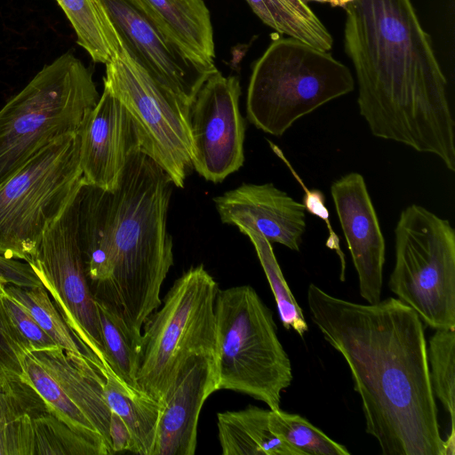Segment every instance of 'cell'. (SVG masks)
I'll list each match as a JSON object with an SVG mask.
<instances>
[{"instance_id": "cell-30", "label": "cell", "mask_w": 455, "mask_h": 455, "mask_svg": "<svg viewBox=\"0 0 455 455\" xmlns=\"http://www.w3.org/2000/svg\"><path fill=\"white\" fill-rule=\"evenodd\" d=\"M82 46L94 62L108 63L112 53L103 26V14L97 0H56Z\"/></svg>"}, {"instance_id": "cell-26", "label": "cell", "mask_w": 455, "mask_h": 455, "mask_svg": "<svg viewBox=\"0 0 455 455\" xmlns=\"http://www.w3.org/2000/svg\"><path fill=\"white\" fill-rule=\"evenodd\" d=\"M33 455H108V451L76 432L50 408L32 419Z\"/></svg>"}, {"instance_id": "cell-28", "label": "cell", "mask_w": 455, "mask_h": 455, "mask_svg": "<svg viewBox=\"0 0 455 455\" xmlns=\"http://www.w3.org/2000/svg\"><path fill=\"white\" fill-rule=\"evenodd\" d=\"M97 307L107 363L123 381L138 387L140 342L133 338L122 322L99 304Z\"/></svg>"}, {"instance_id": "cell-10", "label": "cell", "mask_w": 455, "mask_h": 455, "mask_svg": "<svg viewBox=\"0 0 455 455\" xmlns=\"http://www.w3.org/2000/svg\"><path fill=\"white\" fill-rule=\"evenodd\" d=\"M105 65L104 86L130 113L141 151L165 172L174 186L182 188L192 167L190 106L160 86L121 42Z\"/></svg>"}, {"instance_id": "cell-20", "label": "cell", "mask_w": 455, "mask_h": 455, "mask_svg": "<svg viewBox=\"0 0 455 455\" xmlns=\"http://www.w3.org/2000/svg\"><path fill=\"white\" fill-rule=\"evenodd\" d=\"M270 409L249 405L217 414L223 455H299L271 429Z\"/></svg>"}, {"instance_id": "cell-11", "label": "cell", "mask_w": 455, "mask_h": 455, "mask_svg": "<svg viewBox=\"0 0 455 455\" xmlns=\"http://www.w3.org/2000/svg\"><path fill=\"white\" fill-rule=\"evenodd\" d=\"M77 194L46 230L27 262L52 297L85 355L101 371L108 363L99 310L89 285L78 239Z\"/></svg>"}, {"instance_id": "cell-31", "label": "cell", "mask_w": 455, "mask_h": 455, "mask_svg": "<svg viewBox=\"0 0 455 455\" xmlns=\"http://www.w3.org/2000/svg\"><path fill=\"white\" fill-rule=\"evenodd\" d=\"M454 331L455 329H436L429 339L427 347L429 372L434 394L450 416V431H455Z\"/></svg>"}, {"instance_id": "cell-7", "label": "cell", "mask_w": 455, "mask_h": 455, "mask_svg": "<svg viewBox=\"0 0 455 455\" xmlns=\"http://www.w3.org/2000/svg\"><path fill=\"white\" fill-rule=\"evenodd\" d=\"M214 311L218 389L248 395L280 410L292 370L273 312L250 285L219 289Z\"/></svg>"}, {"instance_id": "cell-23", "label": "cell", "mask_w": 455, "mask_h": 455, "mask_svg": "<svg viewBox=\"0 0 455 455\" xmlns=\"http://www.w3.org/2000/svg\"><path fill=\"white\" fill-rule=\"evenodd\" d=\"M246 1L261 21L279 34L322 51L332 48V36L315 12H303L286 0Z\"/></svg>"}, {"instance_id": "cell-16", "label": "cell", "mask_w": 455, "mask_h": 455, "mask_svg": "<svg viewBox=\"0 0 455 455\" xmlns=\"http://www.w3.org/2000/svg\"><path fill=\"white\" fill-rule=\"evenodd\" d=\"M213 202L224 224L252 228L271 243L299 251L306 208L273 183H243L214 197Z\"/></svg>"}, {"instance_id": "cell-9", "label": "cell", "mask_w": 455, "mask_h": 455, "mask_svg": "<svg viewBox=\"0 0 455 455\" xmlns=\"http://www.w3.org/2000/svg\"><path fill=\"white\" fill-rule=\"evenodd\" d=\"M388 287L430 328L455 329V231L419 204L403 209L395 228Z\"/></svg>"}, {"instance_id": "cell-14", "label": "cell", "mask_w": 455, "mask_h": 455, "mask_svg": "<svg viewBox=\"0 0 455 455\" xmlns=\"http://www.w3.org/2000/svg\"><path fill=\"white\" fill-rule=\"evenodd\" d=\"M78 135L84 181L113 191L130 156L140 149V140L130 113L108 87L85 114Z\"/></svg>"}, {"instance_id": "cell-18", "label": "cell", "mask_w": 455, "mask_h": 455, "mask_svg": "<svg viewBox=\"0 0 455 455\" xmlns=\"http://www.w3.org/2000/svg\"><path fill=\"white\" fill-rule=\"evenodd\" d=\"M30 354L56 380L112 449L109 437L110 410L104 398L102 374L84 355L66 352L60 347Z\"/></svg>"}, {"instance_id": "cell-12", "label": "cell", "mask_w": 455, "mask_h": 455, "mask_svg": "<svg viewBox=\"0 0 455 455\" xmlns=\"http://www.w3.org/2000/svg\"><path fill=\"white\" fill-rule=\"evenodd\" d=\"M131 57L163 88L191 106L218 70L183 50L156 23L140 0H97Z\"/></svg>"}, {"instance_id": "cell-29", "label": "cell", "mask_w": 455, "mask_h": 455, "mask_svg": "<svg viewBox=\"0 0 455 455\" xmlns=\"http://www.w3.org/2000/svg\"><path fill=\"white\" fill-rule=\"evenodd\" d=\"M272 431L299 455H349L346 446L333 441L299 414L270 410Z\"/></svg>"}, {"instance_id": "cell-24", "label": "cell", "mask_w": 455, "mask_h": 455, "mask_svg": "<svg viewBox=\"0 0 455 455\" xmlns=\"http://www.w3.org/2000/svg\"><path fill=\"white\" fill-rule=\"evenodd\" d=\"M26 379L38 392L50 410L69 427L103 446L112 455L113 451L93 425L69 399L56 380L30 354L24 362Z\"/></svg>"}, {"instance_id": "cell-22", "label": "cell", "mask_w": 455, "mask_h": 455, "mask_svg": "<svg viewBox=\"0 0 455 455\" xmlns=\"http://www.w3.org/2000/svg\"><path fill=\"white\" fill-rule=\"evenodd\" d=\"M49 407L25 378L0 388V455H33L32 419Z\"/></svg>"}, {"instance_id": "cell-36", "label": "cell", "mask_w": 455, "mask_h": 455, "mask_svg": "<svg viewBox=\"0 0 455 455\" xmlns=\"http://www.w3.org/2000/svg\"><path fill=\"white\" fill-rule=\"evenodd\" d=\"M109 437L114 453L129 451H134L132 434L119 415L110 411Z\"/></svg>"}, {"instance_id": "cell-32", "label": "cell", "mask_w": 455, "mask_h": 455, "mask_svg": "<svg viewBox=\"0 0 455 455\" xmlns=\"http://www.w3.org/2000/svg\"><path fill=\"white\" fill-rule=\"evenodd\" d=\"M0 284V388L25 379L24 358L28 347L11 322L2 303Z\"/></svg>"}, {"instance_id": "cell-33", "label": "cell", "mask_w": 455, "mask_h": 455, "mask_svg": "<svg viewBox=\"0 0 455 455\" xmlns=\"http://www.w3.org/2000/svg\"><path fill=\"white\" fill-rule=\"evenodd\" d=\"M3 287L4 285L1 293L3 306L14 328L28 346L29 353L58 347L32 315L4 292Z\"/></svg>"}, {"instance_id": "cell-6", "label": "cell", "mask_w": 455, "mask_h": 455, "mask_svg": "<svg viewBox=\"0 0 455 455\" xmlns=\"http://www.w3.org/2000/svg\"><path fill=\"white\" fill-rule=\"evenodd\" d=\"M354 88L349 68L329 52L278 38L253 65L247 118L264 132L281 136L299 118Z\"/></svg>"}, {"instance_id": "cell-17", "label": "cell", "mask_w": 455, "mask_h": 455, "mask_svg": "<svg viewBox=\"0 0 455 455\" xmlns=\"http://www.w3.org/2000/svg\"><path fill=\"white\" fill-rule=\"evenodd\" d=\"M218 390L216 355L194 356L164 406L152 455H194L201 410Z\"/></svg>"}, {"instance_id": "cell-8", "label": "cell", "mask_w": 455, "mask_h": 455, "mask_svg": "<svg viewBox=\"0 0 455 455\" xmlns=\"http://www.w3.org/2000/svg\"><path fill=\"white\" fill-rule=\"evenodd\" d=\"M78 132L38 151L0 185V255L28 261L84 183Z\"/></svg>"}, {"instance_id": "cell-15", "label": "cell", "mask_w": 455, "mask_h": 455, "mask_svg": "<svg viewBox=\"0 0 455 455\" xmlns=\"http://www.w3.org/2000/svg\"><path fill=\"white\" fill-rule=\"evenodd\" d=\"M331 195L359 281L360 295L368 303L380 300L385 263V239L364 178L347 173L335 180Z\"/></svg>"}, {"instance_id": "cell-13", "label": "cell", "mask_w": 455, "mask_h": 455, "mask_svg": "<svg viewBox=\"0 0 455 455\" xmlns=\"http://www.w3.org/2000/svg\"><path fill=\"white\" fill-rule=\"evenodd\" d=\"M240 96L238 78L217 70L190 106L192 167L207 181L222 182L243 164L245 124Z\"/></svg>"}, {"instance_id": "cell-1", "label": "cell", "mask_w": 455, "mask_h": 455, "mask_svg": "<svg viewBox=\"0 0 455 455\" xmlns=\"http://www.w3.org/2000/svg\"><path fill=\"white\" fill-rule=\"evenodd\" d=\"M311 320L345 359L359 395L365 430L384 455H444L422 320L399 299L367 305L314 283Z\"/></svg>"}, {"instance_id": "cell-3", "label": "cell", "mask_w": 455, "mask_h": 455, "mask_svg": "<svg viewBox=\"0 0 455 455\" xmlns=\"http://www.w3.org/2000/svg\"><path fill=\"white\" fill-rule=\"evenodd\" d=\"M172 185L139 149L113 191L84 181L77 194V233L92 293L140 343L143 324L162 304V285L174 263L167 231Z\"/></svg>"}, {"instance_id": "cell-4", "label": "cell", "mask_w": 455, "mask_h": 455, "mask_svg": "<svg viewBox=\"0 0 455 455\" xmlns=\"http://www.w3.org/2000/svg\"><path fill=\"white\" fill-rule=\"evenodd\" d=\"M100 98L71 52L45 65L0 109V185L54 140L77 132Z\"/></svg>"}, {"instance_id": "cell-25", "label": "cell", "mask_w": 455, "mask_h": 455, "mask_svg": "<svg viewBox=\"0 0 455 455\" xmlns=\"http://www.w3.org/2000/svg\"><path fill=\"white\" fill-rule=\"evenodd\" d=\"M3 288L8 296L15 299L32 315L58 347L66 352L85 355L44 286L5 284Z\"/></svg>"}, {"instance_id": "cell-34", "label": "cell", "mask_w": 455, "mask_h": 455, "mask_svg": "<svg viewBox=\"0 0 455 455\" xmlns=\"http://www.w3.org/2000/svg\"><path fill=\"white\" fill-rule=\"evenodd\" d=\"M268 143L273 151L275 153V155L278 156L280 159H282V161L286 164V165L288 166L289 170L291 171L296 180L303 188V190L305 191V196L303 198L302 204H304L306 210L308 211L313 215L321 218L326 223V226L329 230V236L326 242V246L337 251L342 260L344 267V254L342 253L339 248V239L331 226L329 220V212L324 204L323 194L316 189L309 190L306 187L300 177L298 175V173L295 172V170L292 168L287 158L284 156L283 151L273 142L268 140Z\"/></svg>"}, {"instance_id": "cell-21", "label": "cell", "mask_w": 455, "mask_h": 455, "mask_svg": "<svg viewBox=\"0 0 455 455\" xmlns=\"http://www.w3.org/2000/svg\"><path fill=\"white\" fill-rule=\"evenodd\" d=\"M101 374L105 401L109 410L127 425L134 443L133 453L152 455L164 406L140 388L123 381L108 364Z\"/></svg>"}, {"instance_id": "cell-38", "label": "cell", "mask_w": 455, "mask_h": 455, "mask_svg": "<svg viewBox=\"0 0 455 455\" xmlns=\"http://www.w3.org/2000/svg\"><path fill=\"white\" fill-rule=\"evenodd\" d=\"M0 284H4V283H2L0 282Z\"/></svg>"}, {"instance_id": "cell-35", "label": "cell", "mask_w": 455, "mask_h": 455, "mask_svg": "<svg viewBox=\"0 0 455 455\" xmlns=\"http://www.w3.org/2000/svg\"><path fill=\"white\" fill-rule=\"evenodd\" d=\"M0 282L18 286H44L30 265L0 255Z\"/></svg>"}, {"instance_id": "cell-5", "label": "cell", "mask_w": 455, "mask_h": 455, "mask_svg": "<svg viewBox=\"0 0 455 455\" xmlns=\"http://www.w3.org/2000/svg\"><path fill=\"white\" fill-rule=\"evenodd\" d=\"M219 289L204 265L192 267L175 280L161 307L143 324L137 385L163 406L194 356L216 355Z\"/></svg>"}, {"instance_id": "cell-2", "label": "cell", "mask_w": 455, "mask_h": 455, "mask_svg": "<svg viewBox=\"0 0 455 455\" xmlns=\"http://www.w3.org/2000/svg\"><path fill=\"white\" fill-rule=\"evenodd\" d=\"M343 9L345 52L371 132L433 154L454 172L447 80L411 0H353Z\"/></svg>"}, {"instance_id": "cell-37", "label": "cell", "mask_w": 455, "mask_h": 455, "mask_svg": "<svg viewBox=\"0 0 455 455\" xmlns=\"http://www.w3.org/2000/svg\"><path fill=\"white\" fill-rule=\"evenodd\" d=\"M305 3L308 2H317L322 4H329L331 7H341L343 8L347 3L353 0H302Z\"/></svg>"}, {"instance_id": "cell-27", "label": "cell", "mask_w": 455, "mask_h": 455, "mask_svg": "<svg viewBox=\"0 0 455 455\" xmlns=\"http://www.w3.org/2000/svg\"><path fill=\"white\" fill-rule=\"evenodd\" d=\"M251 242L275 296L280 320L286 330H294L300 337L308 331L303 312L290 290L269 243L250 228H239Z\"/></svg>"}, {"instance_id": "cell-19", "label": "cell", "mask_w": 455, "mask_h": 455, "mask_svg": "<svg viewBox=\"0 0 455 455\" xmlns=\"http://www.w3.org/2000/svg\"><path fill=\"white\" fill-rule=\"evenodd\" d=\"M166 34L196 60L214 64L210 11L204 0H140Z\"/></svg>"}]
</instances>
